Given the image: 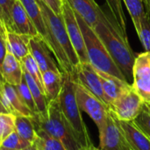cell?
Here are the masks:
<instances>
[{"instance_id":"31","label":"cell","mask_w":150,"mask_h":150,"mask_svg":"<svg viewBox=\"0 0 150 150\" xmlns=\"http://www.w3.org/2000/svg\"><path fill=\"white\" fill-rule=\"evenodd\" d=\"M134 121L150 139V108L148 105H143L141 112Z\"/></svg>"},{"instance_id":"21","label":"cell","mask_w":150,"mask_h":150,"mask_svg":"<svg viewBox=\"0 0 150 150\" xmlns=\"http://www.w3.org/2000/svg\"><path fill=\"white\" fill-rule=\"evenodd\" d=\"M42 81L47 101L57 99L63 84V73L47 70L42 73Z\"/></svg>"},{"instance_id":"44","label":"cell","mask_w":150,"mask_h":150,"mask_svg":"<svg viewBox=\"0 0 150 150\" xmlns=\"http://www.w3.org/2000/svg\"><path fill=\"white\" fill-rule=\"evenodd\" d=\"M1 143H2V141H1V139H0V146H1Z\"/></svg>"},{"instance_id":"26","label":"cell","mask_w":150,"mask_h":150,"mask_svg":"<svg viewBox=\"0 0 150 150\" xmlns=\"http://www.w3.org/2000/svg\"><path fill=\"white\" fill-rule=\"evenodd\" d=\"M127 9L132 18L133 24L136 30V33L139 32L141 22L143 17L146 15V11L142 0H123Z\"/></svg>"},{"instance_id":"29","label":"cell","mask_w":150,"mask_h":150,"mask_svg":"<svg viewBox=\"0 0 150 150\" xmlns=\"http://www.w3.org/2000/svg\"><path fill=\"white\" fill-rule=\"evenodd\" d=\"M15 131V115L12 113H0V139L3 141Z\"/></svg>"},{"instance_id":"45","label":"cell","mask_w":150,"mask_h":150,"mask_svg":"<svg viewBox=\"0 0 150 150\" xmlns=\"http://www.w3.org/2000/svg\"><path fill=\"white\" fill-rule=\"evenodd\" d=\"M149 105V108H150V105Z\"/></svg>"},{"instance_id":"39","label":"cell","mask_w":150,"mask_h":150,"mask_svg":"<svg viewBox=\"0 0 150 150\" xmlns=\"http://www.w3.org/2000/svg\"><path fill=\"white\" fill-rule=\"evenodd\" d=\"M142 1H143V4H144L146 13L150 16V0H142Z\"/></svg>"},{"instance_id":"4","label":"cell","mask_w":150,"mask_h":150,"mask_svg":"<svg viewBox=\"0 0 150 150\" xmlns=\"http://www.w3.org/2000/svg\"><path fill=\"white\" fill-rule=\"evenodd\" d=\"M75 15L83 33L89 62L91 66L96 70L126 80L94 29L91 27L77 13L75 12Z\"/></svg>"},{"instance_id":"32","label":"cell","mask_w":150,"mask_h":150,"mask_svg":"<svg viewBox=\"0 0 150 150\" xmlns=\"http://www.w3.org/2000/svg\"><path fill=\"white\" fill-rule=\"evenodd\" d=\"M28 145H30V144H28L25 141H23L18 136V134H17L16 131H13L5 139H4L2 141L0 147L7 149L21 150Z\"/></svg>"},{"instance_id":"25","label":"cell","mask_w":150,"mask_h":150,"mask_svg":"<svg viewBox=\"0 0 150 150\" xmlns=\"http://www.w3.org/2000/svg\"><path fill=\"white\" fill-rule=\"evenodd\" d=\"M108 6L111 16L113 18L119 27L120 28L122 33L125 37L127 38V19L125 12L123 10L122 0H105Z\"/></svg>"},{"instance_id":"12","label":"cell","mask_w":150,"mask_h":150,"mask_svg":"<svg viewBox=\"0 0 150 150\" xmlns=\"http://www.w3.org/2000/svg\"><path fill=\"white\" fill-rule=\"evenodd\" d=\"M73 76L76 83L83 86L107 105L99 76L90 62L79 63L74 69Z\"/></svg>"},{"instance_id":"27","label":"cell","mask_w":150,"mask_h":150,"mask_svg":"<svg viewBox=\"0 0 150 150\" xmlns=\"http://www.w3.org/2000/svg\"><path fill=\"white\" fill-rule=\"evenodd\" d=\"M20 63H21L23 70L27 72L34 79V81L40 87V89L44 91V86H43V81H42V73H41L37 62L33 59V57L29 54L20 61ZM44 93H45V91H44Z\"/></svg>"},{"instance_id":"7","label":"cell","mask_w":150,"mask_h":150,"mask_svg":"<svg viewBox=\"0 0 150 150\" xmlns=\"http://www.w3.org/2000/svg\"><path fill=\"white\" fill-rule=\"evenodd\" d=\"M143 105V101L131 84L127 90L108 105V108L118 120L132 121L139 115Z\"/></svg>"},{"instance_id":"18","label":"cell","mask_w":150,"mask_h":150,"mask_svg":"<svg viewBox=\"0 0 150 150\" xmlns=\"http://www.w3.org/2000/svg\"><path fill=\"white\" fill-rule=\"evenodd\" d=\"M1 78L4 82L17 86L23 79V69L20 62L7 52L1 68Z\"/></svg>"},{"instance_id":"6","label":"cell","mask_w":150,"mask_h":150,"mask_svg":"<svg viewBox=\"0 0 150 150\" xmlns=\"http://www.w3.org/2000/svg\"><path fill=\"white\" fill-rule=\"evenodd\" d=\"M76 98L80 110L86 112L96 124L98 132L101 131L105 124L108 106L78 83L76 84Z\"/></svg>"},{"instance_id":"42","label":"cell","mask_w":150,"mask_h":150,"mask_svg":"<svg viewBox=\"0 0 150 150\" xmlns=\"http://www.w3.org/2000/svg\"><path fill=\"white\" fill-rule=\"evenodd\" d=\"M3 83H4V81L2 80V78L0 77V97L2 98V101L4 103V96H3ZM5 106V105H4Z\"/></svg>"},{"instance_id":"13","label":"cell","mask_w":150,"mask_h":150,"mask_svg":"<svg viewBox=\"0 0 150 150\" xmlns=\"http://www.w3.org/2000/svg\"><path fill=\"white\" fill-rule=\"evenodd\" d=\"M10 16L15 33L27 37H33L39 34L19 0H16L13 3L10 10Z\"/></svg>"},{"instance_id":"38","label":"cell","mask_w":150,"mask_h":150,"mask_svg":"<svg viewBox=\"0 0 150 150\" xmlns=\"http://www.w3.org/2000/svg\"><path fill=\"white\" fill-rule=\"evenodd\" d=\"M0 113H11L9 112V110L4 106L3 101H2V98L0 97Z\"/></svg>"},{"instance_id":"43","label":"cell","mask_w":150,"mask_h":150,"mask_svg":"<svg viewBox=\"0 0 150 150\" xmlns=\"http://www.w3.org/2000/svg\"><path fill=\"white\" fill-rule=\"evenodd\" d=\"M0 150H11V149H4V148L0 147Z\"/></svg>"},{"instance_id":"14","label":"cell","mask_w":150,"mask_h":150,"mask_svg":"<svg viewBox=\"0 0 150 150\" xmlns=\"http://www.w3.org/2000/svg\"><path fill=\"white\" fill-rule=\"evenodd\" d=\"M119 123L130 149L150 150V139L134 120L123 121L119 120Z\"/></svg>"},{"instance_id":"46","label":"cell","mask_w":150,"mask_h":150,"mask_svg":"<svg viewBox=\"0 0 150 150\" xmlns=\"http://www.w3.org/2000/svg\"><path fill=\"white\" fill-rule=\"evenodd\" d=\"M62 1H63V0H62Z\"/></svg>"},{"instance_id":"1","label":"cell","mask_w":150,"mask_h":150,"mask_svg":"<svg viewBox=\"0 0 150 150\" xmlns=\"http://www.w3.org/2000/svg\"><path fill=\"white\" fill-rule=\"evenodd\" d=\"M93 29L126 80L129 83L133 79V69L136 55L130 46L128 38L124 36L111 14L108 15L103 9L99 11L98 21Z\"/></svg>"},{"instance_id":"24","label":"cell","mask_w":150,"mask_h":150,"mask_svg":"<svg viewBox=\"0 0 150 150\" xmlns=\"http://www.w3.org/2000/svg\"><path fill=\"white\" fill-rule=\"evenodd\" d=\"M23 76L31 91V93L33 95V100L37 106L39 114H46L47 111L48 101L47 99V97H46L44 91L37 84V83L34 81V79L25 70H23Z\"/></svg>"},{"instance_id":"16","label":"cell","mask_w":150,"mask_h":150,"mask_svg":"<svg viewBox=\"0 0 150 150\" xmlns=\"http://www.w3.org/2000/svg\"><path fill=\"white\" fill-rule=\"evenodd\" d=\"M3 96H4V105L12 114H19L26 117L33 118L34 115L29 108L25 105L22 100L20 95L18 94L16 86L11 85L5 82L3 83Z\"/></svg>"},{"instance_id":"9","label":"cell","mask_w":150,"mask_h":150,"mask_svg":"<svg viewBox=\"0 0 150 150\" xmlns=\"http://www.w3.org/2000/svg\"><path fill=\"white\" fill-rule=\"evenodd\" d=\"M62 14L64 19L69 40L79 59L80 63L89 62L82 30L77 22L75 12L67 0L62 1Z\"/></svg>"},{"instance_id":"30","label":"cell","mask_w":150,"mask_h":150,"mask_svg":"<svg viewBox=\"0 0 150 150\" xmlns=\"http://www.w3.org/2000/svg\"><path fill=\"white\" fill-rule=\"evenodd\" d=\"M137 34L146 52L150 53V16L149 14L146 13L142 19L140 30Z\"/></svg>"},{"instance_id":"35","label":"cell","mask_w":150,"mask_h":150,"mask_svg":"<svg viewBox=\"0 0 150 150\" xmlns=\"http://www.w3.org/2000/svg\"><path fill=\"white\" fill-rule=\"evenodd\" d=\"M0 18L4 21V23L5 26H6L7 31H9V32H15V29H14V26L12 25V22L6 16V14L4 13V10L2 9L1 6H0Z\"/></svg>"},{"instance_id":"11","label":"cell","mask_w":150,"mask_h":150,"mask_svg":"<svg viewBox=\"0 0 150 150\" xmlns=\"http://www.w3.org/2000/svg\"><path fill=\"white\" fill-rule=\"evenodd\" d=\"M29 50L30 54L37 62L41 73L47 70L62 72L57 62L52 56L53 53L50 47L40 34L29 38Z\"/></svg>"},{"instance_id":"5","label":"cell","mask_w":150,"mask_h":150,"mask_svg":"<svg viewBox=\"0 0 150 150\" xmlns=\"http://www.w3.org/2000/svg\"><path fill=\"white\" fill-rule=\"evenodd\" d=\"M32 119L38 127L53 137L58 139L63 144L66 150H80L82 149L63 117L57 99L48 101L46 114L38 113Z\"/></svg>"},{"instance_id":"37","label":"cell","mask_w":150,"mask_h":150,"mask_svg":"<svg viewBox=\"0 0 150 150\" xmlns=\"http://www.w3.org/2000/svg\"><path fill=\"white\" fill-rule=\"evenodd\" d=\"M6 33H7L6 26H5V25H4V21L0 18V33L6 36Z\"/></svg>"},{"instance_id":"2","label":"cell","mask_w":150,"mask_h":150,"mask_svg":"<svg viewBox=\"0 0 150 150\" xmlns=\"http://www.w3.org/2000/svg\"><path fill=\"white\" fill-rule=\"evenodd\" d=\"M38 1L47 26V43L55 56L62 72L73 73L80 62L69 40L62 14H55L41 0Z\"/></svg>"},{"instance_id":"28","label":"cell","mask_w":150,"mask_h":150,"mask_svg":"<svg viewBox=\"0 0 150 150\" xmlns=\"http://www.w3.org/2000/svg\"><path fill=\"white\" fill-rule=\"evenodd\" d=\"M17 88V91L18 92V94L20 95L22 100L24 101V103L25 104V105L29 108V110L33 112L34 114H38V109H37V106L35 105V102L33 100V95L31 93V91L23 76V79L21 81V83L19 84H18L16 86Z\"/></svg>"},{"instance_id":"19","label":"cell","mask_w":150,"mask_h":150,"mask_svg":"<svg viewBox=\"0 0 150 150\" xmlns=\"http://www.w3.org/2000/svg\"><path fill=\"white\" fill-rule=\"evenodd\" d=\"M29 38L15 32L6 33L7 52L13 54L19 62L30 54Z\"/></svg>"},{"instance_id":"3","label":"cell","mask_w":150,"mask_h":150,"mask_svg":"<svg viewBox=\"0 0 150 150\" xmlns=\"http://www.w3.org/2000/svg\"><path fill=\"white\" fill-rule=\"evenodd\" d=\"M76 82L73 73H63V84L57 98L61 112L82 148L92 144L76 98Z\"/></svg>"},{"instance_id":"40","label":"cell","mask_w":150,"mask_h":150,"mask_svg":"<svg viewBox=\"0 0 150 150\" xmlns=\"http://www.w3.org/2000/svg\"><path fill=\"white\" fill-rule=\"evenodd\" d=\"M21 150H38V149H37V147L35 146V144L33 143V144H30V145L26 146L25 148H24L23 149Z\"/></svg>"},{"instance_id":"22","label":"cell","mask_w":150,"mask_h":150,"mask_svg":"<svg viewBox=\"0 0 150 150\" xmlns=\"http://www.w3.org/2000/svg\"><path fill=\"white\" fill-rule=\"evenodd\" d=\"M15 115V131L18 136L28 144H33L36 138V131L34 123L30 117Z\"/></svg>"},{"instance_id":"17","label":"cell","mask_w":150,"mask_h":150,"mask_svg":"<svg viewBox=\"0 0 150 150\" xmlns=\"http://www.w3.org/2000/svg\"><path fill=\"white\" fill-rule=\"evenodd\" d=\"M72 10L77 13L91 27L94 28L98 21L101 7L95 0H67Z\"/></svg>"},{"instance_id":"33","label":"cell","mask_w":150,"mask_h":150,"mask_svg":"<svg viewBox=\"0 0 150 150\" xmlns=\"http://www.w3.org/2000/svg\"><path fill=\"white\" fill-rule=\"evenodd\" d=\"M53 12L57 15H62V0H41Z\"/></svg>"},{"instance_id":"8","label":"cell","mask_w":150,"mask_h":150,"mask_svg":"<svg viewBox=\"0 0 150 150\" xmlns=\"http://www.w3.org/2000/svg\"><path fill=\"white\" fill-rule=\"evenodd\" d=\"M101 150H131L125 139L123 131L115 115L108 110L105 124L99 131Z\"/></svg>"},{"instance_id":"36","label":"cell","mask_w":150,"mask_h":150,"mask_svg":"<svg viewBox=\"0 0 150 150\" xmlns=\"http://www.w3.org/2000/svg\"><path fill=\"white\" fill-rule=\"evenodd\" d=\"M16 0H0V6L2 7V9L4 10V13L6 14V16L11 19V16H10V10L11 7L12 6L13 3ZM13 25V24H12Z\"/></svg>"},{"instance_id":"20","label":"cell","mask_w":150,"mask_h":150,"mask_svg":"<svg viewBox=\"0 0 150 150\" xmlns=\"http://www.w3.org/2000/svg\"><path fill=\"white\" fill-rule=\"evenodd\" d=\"M19 1L22 4L23 7L25 8L33 24L34 25L38 33L45 40L46 42H47L48 37H47V26L42 16L39 1L38 0H19Z\"/></svg>"},{"instance_id":"15","label":"cell","mask_w":150,"mask_h":150,"mask_svg":"<svg viewBox=\"0 0 150 150\" xmlns=\"http://www.w3.org/2000/svg\"><path fill=\"white\" fill-rule=\"evenodd\" d=\"M96 71L99 76L107 105L117 99L126 90L131 86V84L126 80H122L99 70Z\"/></svg>"},{"instance_id":"34","label":"cell","mask_w":150,"mask_h":150,"mask_svg":"<svg viewBox=\"0 0 150 150\" xmlns=\"http://www.w3.org/2000/svg\"><path fill=\"white\" fill-rule=\"evenodd\" d=\"M6 53H7L6 36L0 33V77H1V68H2V64L4 60Z\"/></svg>"},{"instance_id":"23","label":"cell","mask_w":150,"mask_h":150,"mask_svg":"<svg viewBox=\"0 0 150 150\" xmlns=\"http://www.w3.org/2000/svg\"><path fill=\"white\" fill-rule=\"evenodd\" d=\"M34 127L36 131V138L33 143L37 147L38 150H66L63 144L58 139L47 134L35 123Z\"/></svg>"},{"instance_id":"41","label":"cell","mask_w":150,"mask_h":150,"mask_svg":"<svg viewBox=\"0 0 150 150\" xmlns=\"http://www.w3.org/2000/svg\"><path fill=\"white\" fill-rule=\"evenodd\" d=\"M80 150H101L100 149H98V148H96L93 144H91V145H90V146H88V147H85V148H82Z\"/></svg>"},{"instance_id":"10","label":"cell","mask_w":150,"mask_h":150,"mask_svg":"<svg viewBox=\"0 0 150 150\" xmlns=\"http://www.w3.org/2000/svg\"><path fill=\"white\" fill-rule=\"evenodd\" d=\"M133 88L144 104L150 105V53L144 52L135 57L133 69Z\"/></svg>"}]
</instances>
